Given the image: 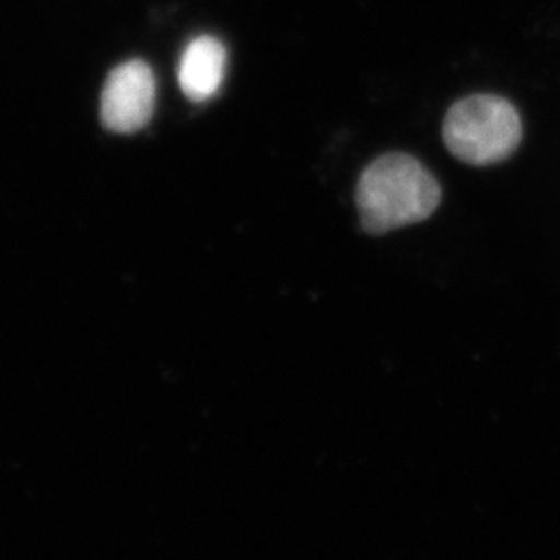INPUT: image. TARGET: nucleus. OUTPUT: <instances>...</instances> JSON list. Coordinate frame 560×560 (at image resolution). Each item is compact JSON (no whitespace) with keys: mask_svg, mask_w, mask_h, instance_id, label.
Instances as JSON below:
<instances>
[{"mask_svg":"<svg viewBox=\"0 0 560 560\" xmlns=\"http://www.w3.org/2000/svg\"><path fill=\"white\" fill-rule=\"evenodd\" d=\"M442 191L432 173L409 154H384L372 162L358 183L361 226L372 235L430 219L441 206Z\"/></svg>","mask_w":560,"mask_h":560,"instance_id":"1","label":"nucleus"},{"mask_svg":"<svg viewBox=\"0 0 560 560\" xmlns=\"http://www.w3.org/2000/svg\"><path fill=\"white\" fill-rule=\"evenodd\" d=\"M448 152L460 162L490 166L506 161L521 143L517 108L501 96L476 94L453 104L442 125Z\"/></svg>","mask_w":560,"mask_h":560,"instance_id":"2","label":"nucleus"},{"mask_svg":"<svg viewBox=\"0 0 560 560\" xmlns=\"http://www.w3.org/2000/svg\"><path fill=\"white\" fill-rule=\"evenodd\" d=\"M156 106V80L148 62L129 60L110 71L101 101L102 125L113 133L143 129Z\"/></svg>","mask_w":560,"mask_h":560,"instance_id":"3","label":"nucleus"},{"mask_svg":"<svg viewBox=\"0 0 560 560\" xmlns=\"http://www.w3.org/2000/svg\"><path fill=\"white\" fill-rule=\"evenodd\" d=\"M226 50L212 36H200L183 50L179 62V85L191 102L210 101L224 81Z\"/></svg>","mask_w":560,"mask_h":560,"instance_id":"4","label":"nucleus"}]
</instances>
